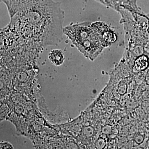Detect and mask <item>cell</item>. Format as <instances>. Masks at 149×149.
I'll return each mask as SVG.
<instances>
[{
  "mask_svg": "<svg viewBox=\"0 0 149 149\" xmlns=\"http://www.w3.org/2000/svg\"><path fill=\"white\" fill-rule=\"evenodd\" d=\"M64 11L54 0H34L10 18L8 26L27 42L41 49L63 40Z\"/></svg>",
  "mask_w": 149,
  "mask_h": 149,
  "instance_id": "1",
  "label": "cell"
},
{
  "mask_svg": "<svg viewBox=\"0 0 149 149\" xmlns=\"http://www.w3.org/2000/svg\"><path fill=\"white\" fill-rule=\"evenodd\" d=\"M89 22L70 24L64 27L63 33L86 57L94 59L103 50L98 37Z\"/></svg>",
  "mask_w": 149,
  "mask_h": 149,
  "instance_id": "2",
  "label": "cell"
},
{
  "mask_svg": "<svg viewBox=\"0 0 149 149\" xmlns=\"http://www.w3.org/2000/svg\"><path fill=\"white\" fill-rule=\"evenodd\" d=\"M91 27L98 37L103 47L110 46L117 40L114 31L104 22H94L91 24Z\"/></svg>",
  "mask_w": 149,
  "mask_h": 149,
  "instance_id": "3",
  "label": "cell"
},
{
  "mask_svg": "<svg viewBox=\"0 0 149 149\" xmlns=\"http://www.w3.org/2000/svg\"><path fill=\"white\" fill-rule=\"evenodd\" d=\"M48 58L51 63L55 66H60L64 62V54L61 50L54 49L51 51Z\"/></svg>",
  "mask_w": 149,
  "mask_h": 149,
  "instance_id": "4",
  "label": "cell"
},
{
  "mask_svg": "<svg viewBox=\"0 0 149 149\" xmlns=\"http://www.w3.org/2000/svg\"><path fill=\"white\" fill-rule=\"evenodd\" d=\"M148 64V59L147 57L143 56L137 59L135 63V67L139 70H144L147 68Z\"/></svg>",
  "mask_w": 149,
  "mask_h": 149,
  "instance_id": "5",
  "label": "cell"
},
{
  "mask_svg": "<svg viewBox=\"0 0 149 149\" xmlns=\"http://www.w3.org/2000/svg\"><path fill=\"white\" fill-rule=\"evenodd\" d=\"M1 149L13 148L11 144H9V143L6 142L4 143H1Z\"/></svg>",
  "mask_w": 149,
  "mask_h": 149,
  "instance_id": "6",
  "label": "cell"
}]
</instances>
